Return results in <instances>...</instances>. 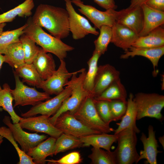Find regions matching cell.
Masks as SVG:
<instances>
[{
  "mask_svg": "<svg viewBox=\"0 0 164 164\" xmlns=\"http://www.w3.org/2000/svg\"><path fill=\"white\" fill-rule=\"evenodd\" d=\"M9 85L5 84L3 85V89L0 90V107H2L8 112L10 116L13 123H18L19 121L20 117L15 112L12 106L13 97L10 91Z\"/></svg>",
  "mask_w": 164,
  "mask_h": 164,
  "instance_id": "obj_32",
  "label": "cell"
},
{
  "mask_svg": "<svg viewBox=\"0 0 164 164\" xmlns=\"http://www.w3.org/2000/svg\"><path fill=\"white\" fill-rule=\"evenodd\" d=\"M73 114L89 128L101 133H109L114 131L99 116L96 109L94 98L88 96L78 109Z\"/></svg>",
  "mask_w": 164,
  "mask_h": 164,
  "instance_id": "obj_6",
  "label": "cell"
},
{
  "mask_svg": "<svg viewBox=\"0 0 164 164\" xmlns=\"http://www.w3.org/2000/svg\"><path fill=\"white\" fill-rule=\"evenodd\" d=\"M6 25L5 23H0V35L3 32V30L4 27Z\"/></svg>",
  "mask_w": 164,
  "mask_h": 164,
  "instance_id": "obj_46",
  "label": "cell"
},
{
  "mask_svg": "<svg viewBox=\"0 0 164 164\" xmlns=\"http://www.w3.org/2000/svg\"><path fill=\"white\" fill-rule=\"evenodd\" d=\"M0 135L8 140L15 147L19 159L18 164H35L33 161L32 158L19 148L13 136L11 131L9 128L5 126L0 127Z\"/></svg>",
  "mask_w": 164,
  "mask_h": 164,
  "instance_id": "obj_37",
  "label": "cell"
},
{
  "mask_svg": "<svg viewBox=\"0 0 164 164\" xmlns=\"http://www.w3.org/2000/svg\"><path fill=\"white\" fill-rule=\"evenodd\" d=\"M49 118L43 115L21 117L19 123L22 129L45 133L56 139L63 133L50 122Z\"/></svg>",
  "mask_w": 164,
  "mask_h": 164,
  "instance_id": "obj_14",
  "label": "cell"
},
{
  "mask_svg": "<svg viewBox=\"0 0 164 164\" xmlns=\"http://www.w3.org/2000/svg\"><path fill=\"white\" fill-rule=\"evenodd\" d=\"M136 134L132 129L127 128L117 134L118 145L114 151L116 164L138 163L139 155L136 148Z\"/></svg>",
  "mask_w": 164,
  "mask_h": 164,
  "instance_id": "obj_4",
  "label": "cell"
},
{
  "mask_svg": "<svg viewBox=\"0 0 164 164\" xmlns=\"http://www.w3.org/2000/svg\"><path fill=\"white\" fill-rule=\"evenodd\" d=\"M94 1L101 7L108 10H115L117 7L114 0H94Z\"/></svg>",
  "mask_w": 164,
  "mask_h": 164,
  "instance_id": "obj_41",
  "label": "cell"
},
{
  "mask_svg": "<svg viewBox=\"0 0 164 164\" xmlns=\"http://www.w3.org/2000/svg\"><path fill=\"white\" fill-rule=\"evenodd\" d=\"M111 114L114 121L121 120L126 112L127 103L120 100L109 101Z\"/></svg>",
  "mask_w": 164,
  "mask_h": 164,
  "instance_id": "obj_39",
  "label": "cell"
},
{
  "mask_svg": "<svg viewBox=\"0 0 164 164\" xmlns=\"http://www.w3.org/2000/svg\"><path fill=\"white\" fill-rule=\"evenodd\" d=\"M32 19L34 23L44 27L58 39L66 38L69 35V15L66 9L41 4L36 8Z\"/></svg>",
  "mask_w": 164,
  "mask_h": 164,
  "instance_id": "obj_1",
  "label": "cell"
},
{
  "mask_svg": "<svg viewBox=\"0 0 164 164\" xmlns=\"http://www.w3.org/2000/svg\"><path fill=\"white\" fill-rule=\"evenodd\" d=\"M164 54V46L153 48H138L131 46L120 56L122 59L133 57L135 56H141L148 59L151 62L154 69V75L156 76L157 72V68L159 61Z\"/></svg>",
  "mask_w": 164,
  "mask_h": 164,
  "instance_id": "obj_19",
  "label": "cell"
},
{
  "mask_svg": "<svg viewBox=\"0 0 164 164\" xmlns=\"http://www.w3.org/2000/svg\"><path fill=\"white\" fill-rule=\"evenodd\" d=\"M133 100L137 111V120L145 117L162 119L161 112L164 107V95L139 92L134 96Z\"/></svg>",
  "mask_w": 164,
  "mask_h": 164,
  "instance_id": "obj_5",
  "label": "cell"
},
{
  "mask_svg": "<svg viewBox=\"0 0 164 164\" xmlns=\"http://www.w3.org/2000/svg\"><path fill=\"white\" fill-rule=\"evenodd\" d=\"M101 56L94 50L92 56L87 62L88 69L84 80L83 86L84 89L89 93L90 96L93 89L97 70L98 60Z\"/></svg>",
  "mask_w": 164,
  "mask_h": 164,
  "instance_id": "obj_31",
  "label": "cell"
},
{
  "mask_svg": "<svg viewBox=\"0 0 164 164\" xmlns=\"http://www.w3.org/2000/svg\"><path fill=\"white\" fill-rule=\"evenodd\" d=\"M13 71L22 79V82L28 85L38 87L42 84L43 80L39 74L32 63H25L15 69Z\"/></svg>",
  "mask_w": 164,
  "mask_h": 164,
  "instance_id": "obj_29",
  "label": "cell"
},
{
  "mask_svg": "<svg viewBox=\"0 0 164 164\" xmlns=\"http://www.w3.org/2000/svg\"><path fill=\"white\" fill-rule=\"evenodd\" d=\"M4 54L5 62L13 68H16L26 63L24 51L20 40L9 45Z\"/></svg>",
  "mask_w": 164,
  "mask_h": 164,
  "instance_id": "obj_26",
  "label": "cell"
},
{
  "mask_svg": "<svg viewBox=\"0 0 164 164\" xmlns=\"http://www.w3.org/2000/svg\"><path fill=\"white\" fill-rule=\"evenodd\" d=\"M82 161L80 153L78 152H73L58 160L46 159L45 162H48L49 163L55 164H78L81 162Z\"/></svg>",
  "mask_w": 164,
  "mask_h": 164,
  "instance_id": "obj_40",
  "label": "cell"
},
{
  "mask_svg": "<svg viewBox=\"0 0 164 164\" xmlns=\"http://www.w3.org/2000/svg\"><path fill=\"white\" fill-rule=\"evenodd\" d=\"M95 107L97 113L101 119L106 124L114 121L112 118L109 106V101L101 100H97L94 98Z\"/></svg>",
  "mask_w": 164,
  "mask_h": 164,
  "instance_id": "obj_38",
  "label": "cell"
},
{
  "mask_svg": "<svg viewBox=\"0 0 164 164\" xmlns=\"http://www.w3.org/2000/svg\"><path fill=\"white\" fill-rule=\"evenodd\" d=\"M144 3L154 9L164 11V0H146Z\"/></svg>",
  "mask_w": 164,
  "mask_h": 164,
  "instance_id": "obj_42",
  "label": "cell"
},
{
  "mask_svg": "<svg viewBox=\"0 0 164 164\" xmlns=\"http://www.w3.org/2000/svg\"><path fill=\"white\" fill-rule=\"evenodd\" d=\"M87 72L85 68L76 71L71 79L66 84L72 89L70 96L63 102L61 106L52 117L49 118L50 122L54 125L57 118L62 113L69 111L73 114L79 108L89 93L84 88V80Z\"/></svg>",
  "mask_w": 164,
  "mask_h": 164,
  "instance_id": "obj_3",
  "label": "cell"
},
{
  "mask_svg": "<svg viewBox=\"0 0 164 164\" xmlns=\"http://www.w3.org/2000/svg\"><path fill=\"white\" fill-rule=\"evenodd\" d=\"M5 58L4 56H3L2 54L0 53V70L1 68L2 65L4 62H5ZM2 88L0 86V90Z\"/></svg>",
  "mask_w": 164,
  "mask_h": 164,
  "instance_id": "obj_44",
  "label": "cell"
},
{
  "mask_svg": "<svg viewBox=\"0 0 164 164\" xmlns=\"http://www.w3.org/2000/svg\"><path fill=\"white\" fill-rule=\"evenodd\" d=\"M19 40L23 48L25 63H32L38 53L39 47L36 46L34 41L24 33L20 36Z\"/></svg>",
  "mask_w": 164,
  "mask_h": 164,
  "instance_id": "obj_36",
  "label": "cell"
},
{
  "mask_svg": "<svg viewBox=\"0 0 164 164\" xmlns=\"http://www.w3.org/2000/svg\"><path fill=\"white\" fill-rule=\"evenodd\" d=\"M164 46V29L162 26L153 30L147 35L139 36L132 46L153 48Z\"/></svg>",
  "mask_w": 164,
  "mask_h": 164,
  "instance_id": "obj_24",
  "label": "cell"
},
{
  "mask_svg": "<svg viewBox=\"0 0 164 164\" xmlns=\"http://www.w3.org/2000/svg\"><path fill=\"white\" fill-rule=\"evenodd\" d=\"M42 48L39 47L38 53L32 63L41 78L46 80L50 77L56 70V64L53 56Z\"/></svg>",
  "mask_w": 164,
  "mask_h": 164,
  "instance_id": "obj_21",
  "label": "cell"
},
{
  "mask_svg": "<svg viewBox=\"0 0 164 164\" xmlns=\"http://www.w3.org/2000/svg\"><path fill=\"white\" fill-rule=\"evenodd\" d=\"M56 138L50 137L36 146L30 149L26 153L33 159L35 164H43L46 158L50 156Z\"/></svg>",
  "mask_w": 164,
  "mask_h": 164,
  "instance_id": "obj_25",
  "label": "cell"
},
{
  "mask_svg": "<svg viewBox=\"0 0 164 164\" xmlns=\"http://www.w3.org/2000/svg\"><path fill=\"white\" fill-rule=\"evenodd\" d=\"M120 74L119 72L109 64L98 67L91 96L94 98L98 97L114 82L120 78Z\"/></svg>",
  "mask_w": 164,
  "mask_h": 164,
  "instance_id": "obj_15",
  "label": "cell"
},
{
  "mask_svg": "<svg viewBox=\"0 0 164 164\" xmlns=\"http://www.w3.org/2000/svg\"><path fill=\"white\" fill-rule=\"evenodd\" d=\"M117 134H109L106 133L94 134L80 137L79 138L84 146H92L93 147L103 148L110 151L111 147L117 142Z\"/></svg>",
  "mask_w": 164,
  "mask_h": 164,
  "instance_id": "obj_23",
  "label": "cell"
},
{
  "mask_svg": "<svg viewBox=\"0 0 164 164\" xmlns=\"http://www.w3.org/2000/svg\"><path fill=\"white\" fill-rule=\"evenodd\" d=\"M127 97L126 91L119 78L114 82L99 96L94 98L108 101L120 100L127 103Z\"/></svg>",
  "mask_w": 164,
  "mask_h": 164,
  "instance_id": "obj_27",
  "label": "cell"
},
{
  "mask_svg": "<svg viewBox=\"0 0 164 164\" xmlns=\"http://www.w3.org/2000/svg\"><path fill=\"white\" fill-rule=\"evenodd\" d=\"M24 33L32 39L47 53H53L60 60L66 57L67 53L74 48L46 32L42 27L34 23L32 17L27 20Z\"/></svg>",
  "mask_w": 164,
  "mask_h": 164,
  "instance_id": "obj_2",
  "label": "cell"
},
{
  "mask_svg": "<svg viewBox=\"0 0 164 164\" xmlns=\"http://www.w3.org/2000/svg\"><path fill=\"white\" fill-rule=\"evenodd\" d=\"M99 29V36L94 42V51L101 55L107 51L108 46L111 42L112 29L111 27L106 25L101 26Z\"/></svg>",
  "mask_w": 164,
  "mask_h": 164,
  "instance_id": "obj_34",
  "label": "cell"
},
{
  "mask_svg": "<svg viewBox=\"0 0 164 164\" xmlns=\"http://www.w3.org/2000/svg\"><path fill=\"white\" fill-rule=\"evenodd\" d=\"M26 23L21 27L13 30L3 32L0 35V53L4 54L7 47L11 44L19 40L20 36L24 33Z\"/></svg>",
  "mask_w": 164,
  "mask_h": 164,
  "instance_id": "obj_35",
  "label": "cell"
},
{
  "mask_svg": "<svg viewBox=\"0 0 164 164\" xmlns=\"http://www.w3.org/2000/svg\"><path fill=\"white\" fill-rule=\"evenodd\" d=\"M141 7L144 15V22L142 29L139 34V36L147 35L155 29L164 24V11L152 8L145 3Z\"/></svg>",
  "mask_w": 164,
  "mask_h": 164,
  "instance_id": "obj_20",
  "label": "cell"
},
{
  "mask_svg": "<svg viewBox=\"0 0 164 164\" xmlns=\"http://www.w3.org/2000/svg\"><path fill=\"white\" fill-rule=\"evenodd\" d=\"M144 15L141 6L119 11L116 23L125 26L138 35L143 27Z\"/></svg>",
  "mask_w": 164,
  "mask_h": 164,
  "instance_id": "obj_16",
  "label": "cell"
},
{
  "mask_svg": "<svg viewBox=\"0 0 164 164\" xmlns=\"http://www.w3.org/2000/svg\"><path fill=\"white\" fill-rule=\"evenodd\" d=\"M146 0H131L130 4L128 7L129 8H132L137 6H141L144 3Z\"/></svg>",
  "mask_w": 164,
  "mask_h": 164,
  "instance_id": "obj_43",
  "label": "cell"
},
{
  "mask_svg": "<svg viewBox=\"0 0 164 164\" xmlns=\"http://www.w3.org/2000/svg\"><path fill=\"white\" fill-rule=\"evenodd\" d=\"M88 156L92 164H116L114 151L104 150L101 148L93 147Z\"/></svg>",
  "mask_w": 164,
  "mask_h": 164,
  "instance_id": "obj_33",
  "label": "cell"
},
{
  "mask_svg": "<svg viewBox=\"0 0 164 164\" xmlns=\"http://www.w3.org/2000/svg\"><path fill=\"white\" fill-rule=\"evenodd\" d=\"M111 27V43L125 51L127 50L139 37L137 34L131 29L116 22Z\"/></svg>",
  "mask_w": 164,
  "mask_h": 164,
  "instance_id": "obj_18",
  "label": "cell"
},
{
  "mask_svg": "<svg viewBox=\"0 0 164 164\" xmlns=\"http://www.w3.org/2000/svg\"><path fill=\"white\" fill-rule=\"evenodd\" d=\"M159 141L160 143L162 145L163 148H164V135L161 136H160L159 138Z\"/></svg>",
  "mask_w": 164,
  "mask_h": 164,
  "instance_id": "obj_45",
  "label": "cell"
},
{
  "mask_svg": "<svg viewBox=\"0 0 164 164\" xmlns=\"http://www.w3.org/2000/svg\"><path fill=\"white\" fill-rule=\"evenodd\" d=\"M54 125L63 133L79 138L90 134L101 133L87 127L69 111L60 114L56 119Z\"/></svg>",
  "mask_w": 164,
  "mask_h": 164,
  "instance_id": "obj_10",
  "label": "cell"
},
{
  "mask_svg": "<svg viewBox=\"0 0 164 164\" xmlns=\"http://www.w3.org/2000/svg\"><path fill=\"white\" fill-rule=\"evenodd\" d=\"M148 129V137L144 133H142L140 138V140L143 145V149L140 152L138 163L143 159L146 160V163L157 164V154L162 152L157 149L159 145L156 138L155 131L153 126L151 125H149Z\"/></svg>",
  "mask_w": 164,
  "mask_h": 164,
  "instance_id": "obj_17",
  "label": "cell"
},
{
  "mask_svg": "<svg viewBox=\"0 0 164 164\" xmlns=\"http://www.w3.org/2000/svg\"><path fill=\"white\" fill-rule=\"evenodd\" d=\"M71 92V87L66 85L60 93L52 98L46 100L45 102L42 101L33 106L28 111L22 113L21 116L25 118L40 114L50 117L56 113L64 101L70 96Z\"/></svg>",
  "mask_w": 164,
  "mask_h": 164,
  "instance_id": "obj_11",
  "label": "cell"
},
{
  "mask_svg": "<svg viewBox=\"0 0 164 164\" xmlns=\"http://www.w3.org/2000/svg\"><path fill=\"white\" fill-rule=\"evenodd\" d=\"M83 144L79 138L64 133L57 138L53 146L50 156L59 153L82 147Z\"/></svg>",
  "mask_w": 164,
  "mask_h": 164,
  "instance_id": "obj_30",
  "label": "cell"
},
{
  "mask_svg": "<svg viewBox=\"0 0 164 164\" xmlns=\"http://www.w3.org/2000/svg\"><path fill=\"white\" fill-rule=\"evenodd\" d=\"M134 95L130 93L127 100V108L125 114L121 119V122L117 123L118 127L114 130V134H117L122 130L127 128L132 129L137 134L140 131L136 124L137 111L133 98Z\"/></svg>",
  "mask_w": 164,
  "mask_h": 164,
  "instance_id": "obj_22",
  "label": "cell"
},
{
  "mask_svg": "<svg viewBox=\"0 0 164 164\" xmlns=\"http://www.w3.org/2000/svg\"><path fill=\"white\" fill-rule=\"evenodd\" d=\"M15 81V87L10 88L15 104L13 108L20 105L34 106L51 98L50 95L45 92H40L35 88L29 87L25 85L19 79V77L13 71Z\"/></svg>",
  "mask_w": 164,
  "mask_h": 164,
  "instance_id": "obj_7",
  "label": "cell"
},
{
  "mask_svg": "<svg viewBox=\"0 0 164 164\" xmlns=\"http://www.w3.org/2000/svg\"><path fill=\"white\" fill-rule=\"evenodd\" d=\"M64 1L69 15V30L73 39H82L90 34L95 36L99 34L98 31L92 26L87 19L76 12L71 0Z\"/></svg>",
  "mask_w": 164,
  "mask_h": 164,
  "instance_id": "obj_9",
  "label": "cell"
},
{
  "mask_svg": "<svg viewBox=\"0 0 164 164\" xmlns=\"http://www.w3.org/2000/svg\"><path fill=\"white\" fill-rule=\"evenodd\" d=\"M2 121L11 131L15 140L20 145L21 149L26 153L29 149L36 146L48 138L47 135L29 133L24 131L19 122L12 123L9 116H5Z\"/></svg>",
  "mask_w": 164,
  "mask_h": 164,
  "instance_id": "obj_12",
  "label": "cell"
},
{
  "mask_svg": "<svg viewBox=\"0 0 164 164\" xmlns=\"http://www.w3.org/2000/svg\"><path fill=\"white\" fill-rule=\"evenodd\" d=\"M34 7L33 0H25L13 9L0 15V23L11 22L17 16L22 17L32 15V10Z\"/></svg>",
  "mask_w": 164,
  "mask_h": 164,
  "instance_id": "obj_28",
  "label": "cell"
},
{
  "mask_svg": "<svg viewBox=\"0 0 164 164\" xmlns=\"http://www.w3.org/2000/svg\"><path fill=\"white\" fill-rule=\"evenodd\" d=\"M71 0L72 3L79 8V12L92 23L96 29H99L104 25L112 27L116 22L119 11L109 9L102 11L92 5L84 4L81 0Z\"/></svg>",
  "mask_w": 164,
  "mask_h": 164,
  "instance_id": "obj_8",
  "label": "cell"
},
{
  "mask_svg": "<svg viewBox=\"0 0 164 164\" xmlns=\"http://www.w3.org/2000/svg\"><path fill=\"white\" fill-rule=\"evenodd\" d=\"M3 138L2 136L0 135V146L3 141Z\"/></svg>",
  "mask_w": 164,
  "mask_h": 164,
  "instance_id": "obj_47",
  "label": "cell"
},
{
  "mask_svg": "<svg viewBox=\"0 0 164 164\" xmlns=\"http://www.w3.org/2000/svg\"><path fill=\"white\" fill-rule=\"evenodd\" d=\"M58 68L52 75L46 80H43L38 88L43 90L48 94L57 95L64 89V87L76 71L70 73L66 68L64 60H60Z\"/></svg>",
  "mask_w": 164,
  "mask_h": 164,
  "instance_id": "obj_13",
  "label": "cell"
}]
</instances>
